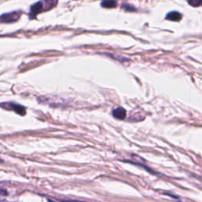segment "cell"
Instances as JSON below:
<instances>
[{
	"instance_id": "1",
	"label": "cell",
	"mask_w": 202,
	"mask_h": 202,
	"mask_svg": "<svg viewBox=\"0 0 202 202\" xmlns=\"http://www.w3.org/2000/svg\"><path fill=\"white\" fill-rule=\"evenodd\" d=\"M57 0H43L36 2L31 7L30 17H36L37 13H41L42 11H47L53 8L57 4Z\"/></svg>"
},
{
	"instance_id": "2",
	"label": "cell",
	"mask_w": 202,
	"mask_h": 202,
	"mask_svg": "<svg viewBox=\"0 0 202 202\" xmlns=\"http://www.w3.org/2000/svg\"><path fill=\"white\" fill-rule=\"evenodd\" d=\"M0 107L6 109V110L13 111L16 112V113L18 114V115H22V116H24V115H25V113H26L25 108L23 106L20 105V104H15V103H2V104H0Z\"/></svg>"
},
{
	"instance_id": "3",
	"label": "cell",
	"mask_w": 202,
	"mask_h": 202,
	"mask_svg": "<svg viewBox=\"0 0 202 202\" xmlns=\"http://www.w3.org/2000/svg\"><path fill=\"white\" fill-rule=\"evenodd\" d=\"M22 12L13 11L11 13H3L0 16V23H13L18 21L20 18Z\"/></svg>"
},
{
	"instance_id": "4",
	"label": "cell",
	"mask_w": 202,
	"mask_h": 202,
	"mask_svg": "<svg viewBox=\"0 0 202 202\" xmlns=\"http://www.w3.org/2000/svg\"><path fill=\"white\" fill-rule=\"evenodd\" d=\"M112 115L115 119H119V120H122L126 116V111L122 107H119L117 108H115L112 111Z\"/></svg>"
},
{
	"instance_id": "5",
	"label": "cell",
	"mask_w": 202,
	"mask_h": 202,
	"mask_svg": "<svg viewBox=\"0 0 202 202\" xmlns=\"http://www.w3.org/2000/svg\"><path fill=\"white\" fill-rule=\"evenodd\" d=\"M182 14L177 11H172L166 16V18L169 21H173V22H179L182 19Z\"/></svg>"
},
{
	"instance_id": "6",
	"label": "cell",
	"mask_w": 202,
	"mask_h": 202,
	"mask_svg": "<svg viewBox=\"0 0 202 202\" xmlns=\"http://www.w3.org/2000/svg\"><path fill=\"white\" fill-rule=\"evenodd\" d=\"M116 5H117V2L115 0H104L101 2V6L104 8H114L116 7Z\"/></svg>"
},
{
	"instance_id": "7",
	"label": "cell",
	"mask_w": 202,
	"mask_h": 202,
	"mask_svg": "<svg viewBox=\"0 0 202 202\" xmlns=\"http://www.w3.org/2000/svg\"><path fill=\"white\" fill-rule=\"evenodd\" d=\"M188 2L190 5L194 7H197L202 5V0H188Z\"/></svg>"
},
{
	"instance_id": "8",
	"label": "cell",
	"mask_w": 202,
	"mask_h": 202,
	"mask_svg": "<svg viewBox=\"0 0 202 202\" xmlns=\"http://www.w3.org/2000/svg\"><path fill=\"white\" fill-rule=\"evenodd\" d=\"M122 8L126 9V10H135V9L132 8V7H131V6L128 5V4H124V5H122Z\"/></svg>"
},
{
	"instance_id": "9",
	"label": "cell",
	"mask_w": 202,
	"mask_h": 202,
	"mask_svg": "<svg viewBox=\"0 0 202 202\" xmlns=\"http://www.w3.org/2000/svg\"><path fill=\"white\" fill-rule=\"evenodd\" d=\"M7 192H6L5 190H0V195H3V196H6L7 195Z\"/></svg>"
},
{
	"instance_id": "10",
	"label": "cell",
	"mask_w": 202,
	"mask_h": 202,
	"mask_svg": "<svg viewBox=\"0 0 202 202\" xmlns=\"http://www.w3.org/2000/svg\"><path fill=\"white\" fill-rule=\"evenodd\" d=\"M49 202H55V201H53V200H49Z\"/></svg>"
}]
</instances>
